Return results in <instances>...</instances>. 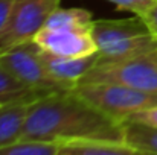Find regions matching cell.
<instances>
[{
    "label": "cell",
    "instance_id": "6da1fadb",
    "mask_svg": "<svg viewBox=\"0 0 157 155\" xmlns=\"http://www.w3.org/2000/svg\"><path fill=\"white\" fill-rule=\"evenodd\" d=\"M20 138L55 143L124 142V125L72 90L32 103Z\"/></svg>",
    "mask_w": 157,
    "mask_h": 155
},
{
    "label": "cell",
    "instance_id": "7a4b0ae2",
    "mask_svg": "<svg viewBox=\"0 0 157 155\" xmlns=\"http://www.w3.org/2000/svg\"><path fill=\"white\" fill-rule=\"evenodd\" d=\"M92 35L99 61H127L157 52V38L139 15L125 20H93Z\"/></svg>",
    "mask_w": 157,
    "mask_h": 155
},
{
    "label": "cell",
    "instance_id": "3957f363",
    "mask_svg": "<svg viewBox=\"0 0 157 155\" xmlns=\"http://www.w3.org/2000/svg\"><path fill=\"white\" fill-rule=\"evenodd\" d=\"M73 91L121 123L131 114L157 105V96L113 82H79Z\"/></svg>",
    "mask_w": 157,
    "mask_h": 155
},
{
    "label": "cell",
    "instance_id": "277c9868",
    "mask_svg": "<svg viewBox=\"0 0 157 155\" xmlns=\"http://www.w3.org/2000/svg\"><path fill=\"white\" fill-rule=\"evenodd\" d=\"M81 82H113L157 96V52L127 61H98Z\"/></svg>",
    "mask_w": 157,
    "mask_h": 155
},
{
    "label": "cell",
    "instance_id": "5b68a950",
    "mask_svg": "<svg viewBox=\"0 0 157 155\" xmlns=\"http://www.w3.org/2000/svg\"><path fill=\"white\" fill-rule=\"evenodd\" d=\"M61 0H15L9 20L0 32V55L20 44L34 41Z\"/></svg>",
    "mask_w": 157,
    "mask_h": 155
},
{
    "label": "cell",
    "instance_id": "8992f818",
    "mask_svg": "<svg viewBox=\"0 0 157 155\" xmlns=\"http://www.w3.org/2000/svg\"><path fill=\"white\" fill-rule=\"evenodd\" d=\"M0 62L21 82L26 85L37 88L44 93H61V91H72L67 85L56 81L48 72L41 56L40 47L34 43H25L17 47L3 52L0 55Z\"/></svg>",
    "mask_w": 157,
    "mask_h": 155
},
{
    "label": "cell",
    "instance_id": "52a82bcc",
    "mask_svg": "<svg viewBox=\"0 0 157 155\" xmlns=\"http://www.w3.org/2000/svg\"><path fill=\"white\" fill-rule=\"evenodd\" d=\"M34 43L55 55L82 58L98 53L92 28L86 29H48L43 28L34 38Z\"/></svg>",
    "mask_w": 157,
    "mask_h": 155
},
{
    "label": "cell",
    "instance_id": "ba28073f",
    "mask_svg": "<svg viewBox=\"0 0 157 155\" xmlns=\"http://www.w3.org/2000/svg\"><path fill=\"white\" fill-rule=\"evenodd\" d=\"M40 56L48 72L56 81L67 85L70 90H73L99 61V53L82 56V58H72V56L55 55V53L40 49Z\"/></svg>",
    "mask_w": 157,
    "mask_h": 155
},
{
    "label": "cell",
    "instance_id": "9c48e42d",
    "mask_svg": "<svg viewBox=\"0 0 157 155\" xmlns=\"http://www.w3.org/2000/svg\"><path fill=\"white\" fill-rule=\"evenodd\" d=\"M46 96L49 93L26 85L0 62V105L35 103Z\"/></svg>",
    "mask_w": 157,
    "mask_h": 155
},
{
    "label": "cell",
    "instance_id": "30bf717a",
    "mask_svg": "<svg viewBox=\"0 0 157 155\" xmlns=\"http://www.w3.org/2000/svg\"><path fill=\"white\" fill-rule=\"evenodd\" d=\"M31 105L32 103L0 105V148L20 140Z\"/></svg>",
    "mask_w": 157,
    "mask_h": 155
},
{
    "label": "cell",
    "instance_id": "8fae6325",
    "mask_svg": "<svg viewBox=\"0 0 157 155\" xmlns=\"http://www.w3.org/2000/svg\"><path fill=\"white\" fill-rule=\"evenodd\" d=\"M58 155H148L124 142H70L61 143Z\"/></svg>",
    "mask_w": 157,
    "mask_h": 155
},
{
    "label": "cell",
    "instance_id": "7c38bea8",
    "mask_svg": "<svg viewBox=\"0 0 157 155\" xmlns=\"http://www.w3.org/2000/svg\"><path fill=\"white\" fill-rule=\"evenodd\" d=\"M124 143L145 152L157 155V128L134 122H124Z\"/></svg>",
    "mask_w": 157,
    "mask_h": 155
},
{
    "label": "cell",
    "instance_id": "4fadbf2b",
    "mask_svg": "<svg viewBox=\"0 0 157 155\" xmlns=\"http://www.w3.org/2000/svg\"><path fill=\"white\" fill-rule=\"evenodd\" d=\"M92 12L82 8H58L49 15L44 28L48 29H86L92 28Z\"/></svg>",
    "mask_w": 157,
    "mask_h": 155
},
{
    "label": "cell",
    "instance_id": "5bb4252c",
    "mask_svg": "<svg viewBox=\"0 0 157 155\" xmlns=\"http://www.w3.org/2000/svg\"><path fill=\"white\" fill-rule=\"evenodd\" d=\"M61 143L41 140H17L0 148V155H58Z\"/></svg>",
    "mask_w": 157,
    "mask_h": 155
},
{
    "label": "cell",
    "instance_id": "9a60e30c",
    "mask_svg": "<svg viewBox=\"0 0 157 155\" xmlns=\"http://www.w3.org/2000/svg\"><path fill=\"white\" fill-rule=\"evenodd\" d=\"M125 122H134V123H142V125H147V126L157 128V105L131 114Z\"/></svg>",
    "mask_w": 157,
    "mask_h": 155
},
{
    "label": "cell",
    "instance_id": "2e32d148",
    "mask_svg": "<svg viewBox=\"0 0 157 155\" xmlns=\"http://www.w3.org/2000/svg\"><path fill=\"white\" fill-rule=\"evenodd\" d=\"M140 18L145 21V24L150 29V32L157 38V2L147 11V14L144 17H140Z\"/></svg>",
    "mask_w": 157,
    "mask_h": 155
},
{
    "label": "cell",
    "instance_id": "e0dca14e",
    "mask_svg": "<svg viewBox=\"0 0 157 155\" xmlns=\"http://www.w3.org/2000/svg\"><path fill=\"white\" fill-rule=\"evenodd\" d=\"M15 0H0V32L5 29Z\"/></svg>",
    "mask_w": 157,
    "mask_h": 155
},
{
    "label": "cell",
    "instance_id": "ac0fdd59",
    "mask_svg": "<svg viewBox=\"0 0 157 155\" xmlns=\"http://www.w3.org/2000/svg\"><path fill=\"white\" fill-rule=\"evenodd\" d=\"M134 6V15L144 17L147 14V11L156 3L157 0H130Z\"/></svg>",
    "mask_w": 157,
    "mask_h": 155
},
{
    "label": "cell",
    "instance_id": "d6986e66",
    "mask_svg": "<svg viewBox=\"0 0 157 155\" xmlns=\"http://www.w3.org/2000/svg\"><path fill=\"white\" fill-rule=\"evenodd\" d=\"M107 2L114 5L119 11H128V12L134 14V6H133V3L130 0H107Z\"/></svg>",
    "mask_w": 157,
    "mask_h": 155
}]
</instances>
